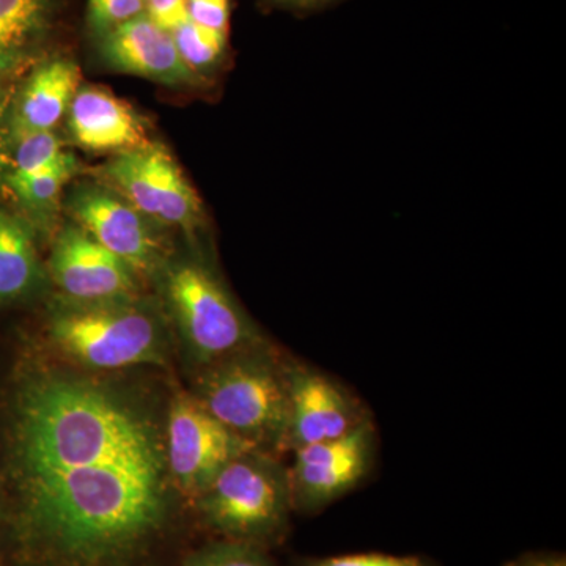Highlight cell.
Returning a JSON list of instances; mask_svg holds the SVG:
<instances>
[{
    "mask_svg": "<svg viewBox=\"0 0 566 566\" xmlns=\"http://www.w3.org/2000/svg\"><path fill=\"white\" fill-rule=\"evenodd\" d=\"M69 114L73 139L87 150L122 153L148 142L139 114L103 88L77 91Z\"/></svg>",
    "mask_w": 566,
    "mask_h": 566,
    "instance_id": "13",
    "label": "cell"
},
{
    "mask_svg": "<svg viewBox=\"0 0 566 566\" xmlns=\"http://www.w3.org/2000/svg\"><path fill=\"white\" fill-rule=\"evenodd\" d=\"M145 14V0H88L87 25L96 39Z\"/></svg>",
    "mask_w": 566,
    "mask_h": 566,
    "instance_id": "21",
    "label": "cell"
},
{
    "mask_svg": "<svg viewBox=\"0 0 566 566\" xmlns=\"http://www.w3.org/2000/svg\"><path fill=\"white\" fill-rule=\"evenodd\" d=\"M11 424L20 531L40 566H132L170 515L166 438L150 409L106 382L44 371Z\"/></svg>",
    "mask_w": 566,
    "mask_h": 566,
    "instance_id": "1",
    "label": "cell"
},
{
    "mask_svg": "<svg viewBox=\"0 0 566 566\" xmlns=\"http://www.w3.org/2000/svg\"><path fill=\"white\" fill-rule=\"evenodd\" d=\"M99 55L109 69L164 85H193L200 81L178 54L172 32L147 14L126 22L98 39Z\"/></svg>",
    "mask_w": 566,
    "mask_h": 566,
    "instance_id": "12",
    "label": "cell"
},
{
    "mask_svg": "<svg viewBox=\"0 0 566 566\" xmlns=\"http://www.w3.org/2000/svg\"><path fill=\"white\" fill-rule=\"evenodd\" d=\"M186 566H274V564L264 553V547L226 539L193 554Z\"/></svg>",
    "mask_w": 566,
    "mask_h": 566,
    "instance_id": "20",
    "label": "cell"
},
{
    "mask_svg": "<svg viewBox=\"0 0 566 566\" xmlns=\"http://www.w3.org/2000/svg\"><path fill=\"white\" fill-rule=\"evenodd\" d=\"M344 0H262L266 9L289 11V13L308 17L338 6Z\"/></svg>",
    "mask_w": 566,
    "mask_h": 566,
    "instance_id": "25",
    "label": "cell"
},
{
    "mask_svg": "<svg viewBox=\"0 0 566 566\" xmlns=\"http://www.w3.org/2000/svg\"><path fill=\"white\" fill-rule=\"evenodd\" d=\"M375 453L371 419L342 438L296 450L289 469L293 510L316 515L344 497L370 474Z\"/></svg>",
    "mask_w": 566,
    "mask_h": 566,
    "instance_id": "7",
    "label": "cell"
},
{
    "mask_svg": "<svg viewBox=\"0 0 566 566\" xmlns=\"http://www.w3.org/2000/svg\"><path fill=\"white\" fill-rule=\"evenodd\" d=\"M371 417L337 379L303 364H289V420L283 450L333 441Z\"/></svg>",
    "mask_w": 566,
    "mask_h": 566,
    "instance_id": "9",
    "label": "cell"
},
{
    "mask_svg": "<svg viewBox=\"0 0 566 566\" xmlns=\"http://www.w3.org/2000/svg\"><path fill=\"white\" fill-rule=\"evenodd\" d=\"M104 175L122 199L145 218L185 230L203 221L200 197L161 144L147 142L118 153L104 167Z\"/></svg>",
    "mask_w": 566,
    "mask_h": 566,
    "instance_id": "6",
    "label": "cell"
},
{
    "mask_svg": "<svg viewBox=\"0 0 566 566\" xmlns=\"http://www.w3.org/2000/svg\"><path fill=\"white\" fill-rule=\"evenodd\" d=\"M76 169V159L66 153L61 161L35 172H17L9 177L10 188L25 207L36 212L54 210L63 185Z\"/></svg>",
    "mask_w": 566,
    "mask_h": 566,
    "instance_id": "17",
    "label": "cell"
},
{
    "mask_svg": "<svg viewBox=\"0 0 566 566\" xmlns=\"http://www.w3.org/2000/svg\"><path fill=\"white\" fill-rule=\"evenodd\" d=\"M81 70L69 59H52L33 71L21 96L18 129L50 132L70 111L80 91Z\"/></svg>",
    "mask_w": 566,
    "mask_h": 566,
    "instance_id": "14",
    "label": "cell"
},
{
    "mask_svg": "<svg viewBox=\"0 0 566 566\" xmlns=\"http://www.w3.org/2000/svg\"><path fill=\"white\" fill-rule=\"evenodd\" d=\"M188 20L211 29V31L230 33L232 0H186Z\"/></svg>",
    "mask_w": 566,
    "mask_h": 566,
    "instance_id": "23",
    "label": "cell"
},
{
    "mask_svg": "<svg viewBox=\"0 0 566 566\" xmlns=\"http://www.w3.org/2000/svg\"><path fill=\"white\" fill-rule=\"evenodd\" d=\"M145 14L169 32L188 20L186 0H145Z\"/></svg>",
    "mask_w": 566,
    "mask_h": 566,
    "instance_id": "24",
    "label": "cell"
},
{
    "mask_svg": "<svg viewBox=\"0 0 566 566\" xmlns=\"http://www.w3.org/2000/svg\"><path fill=\"white\" fill-rule=\"evenodd\" d=\"M166 294L182 338L203 367L263 342L229 290L203 264L170 268Z\"/></svg>",
    "mask_w": 566,
    "mask_h": 566,
    "instance_id": "5",
    "label": "cell"
},
{
    "mask_svg": "<svg viewBox=\"0 0 566 566\" xmlns=\"http://www.w3.org/2000/svg\"><path fill=\"white\" fill-rule=\"evenodd\" d=\"M197 400L223 427L264 452L283 450L289 364L266 342L205 367Z\"/></svg>",
    "mask_w": 566,
    "mask_h": 566,
    "instance_id": "2",
    "label": "cell"
},
{
    "mask_svg": "<svg viewBox=\"0 0 566 566\" xmlns=\"http://www.w3.org/2000/svg\"><path fill=\"white\" fill-rule=\"evenodd\" d=\"M504 566H566V558L558 553H526Z\"/></svg>",
    "mask_w": 566,
    "mask_h": 566,
    "instance_id": "26",
    "label": "cell"
},
{
    "mask_svg": "<svg viewBox=\"0 0 566 566\" xmlns=\"http://www.w3.org/2000/svg\"><path fill=\"white\" fill-rule=\"evenodd\" d=\"M196 499L212 531L262 547L283 538L293 510L289 469L260 449L230 461Z\"/></svg>",
    "mask_w": 566,
    "mask_h": 566,
    "instance_id": "4",
    "label": "cell"
},
{
    "mask_svg": "<svg viewBox=\"0 0 566 566\" xmlns=\"http://www.w3.org/2000/svg\"><path fill=\"white\" fill-rule=\"evenodd\" d=\"M230 33L211 31L186 20L172 32L178 54L196 76L218 69L229 51Z\"/></svg>",
    "mask_w": 566,
    "mask_h": 566,
    "instance_id": "18",
    "label": "cell"
},
{
    "mask_svg": "<svg viewBox=\"0 0 566 566\" xmlns=\"http://www.w3.org/2000/svg\"><path fill=\"white\" fill-rule=\"evenodd\" d=\"M20 139L17 147V172H35L61 161L66 155L61 140L50 132L18 129Z\"/></svg>",
    "mask_w": 566,
    "mask_h": 566,
    "instance_id": "19",
    "label": "cell"
},
{
    "mask_svg": "<svg viewBox=\"0 0 566 566\" xmlns=\"http://www.w3.org/2000/svg\"><path fill=\"white\" fill-rule=\"evenodd\" d=\"M256 449L223 427L196 397L175 398L166 431L172 483L197 497L234 458Z\"/></svg>",
    "mask_w": 566,
    "mask_h": 566,
    "instance_id": "8",
    "label": "cell"
},
{
    "mask_svg": "<svg viewBox=\"0 0 566 566\" xmlns=\"http://www.w3.org/2000/svg\"><path fill=\"white\" fill-rule=\"evenodd\" d=\"M39 274L31 227L0 208V300L28 293Z\"/></svg>",
    "mask_w": 566,
    "mask_h": 566,
    "instance_id": "16",
    "label": "cell"
},
{
    "mask_svg": "<svg viewBox=\"0 0 566 566\" xmlns=\"http://www.w3.org/2000/svg\"><path fill=\"white\" fill-rule=\"evenodd\" d=\"M50 270L59 289L73 301L125 300L137 289L132 268L80 226L65 227L59 233Z\"/></svg>",
    "mask_w": 566,
    "mask_h": 566,
    "instance_id": "10",
    "label": "cell"
},
{
    "mask_svg": "<svg viewBox=\"0 0 566 566\" xmlns=\"http://www.w3.org/2000/svg\"><path fill=\"white\" fill-rule=\"evenodd\" d=\"M0 166H2V144H0Z\"/></svg>",
    "mask_w": 566,
    "mask_h": 566,
    "instance_id": "27",
    "label": "cell"
},
{
    "mask_svg": "<svg viewBox=\"0 0 566 566\" xmlns=\"http://www.w3.org/2000/svg\"><path fill=\"white\" fill-rule=\"evenodd\" d=\"M48 335L59 352L96 370H118L163 359L164 335L158 316L133 297L66 301L55 305Z\"/></svg>",
    "mask_w": 566,
    "mask_h": 566,
    "instance_id": "3",
    "label": "cell"
},
{
    "mask_svg": "<svg viewBox=\"0 0 566 566\" xmlns=\"http://www.w3.org/2000/svg\"><path fill=\"white\" fill-rule=\"evenodd\" d=\"M70 211L92 238L128 264L134 273L153 268L158 244L145 216L114 192L87 186L71 193Z\"/></svg>",
    "mask_w": 566,
    "mask_h": 566,
    "instance_id": "11",
    "label": "cell"
},
{
    "mask_svg": "<svg viewBox=\"0 0 566 566\" xmlns=\"http://www.w3.org/2000/svg\"><path fill=\"white\" fill-rule=\"evenodd\" d=\"M59 0H0V70L39 50L54 29Z\"/></svg>",
    "mask_w": 566,
    "mask_h": 566,
    "instance_id": "15",
    "label": "cell"
},
{
    "mask_svg": "<svg viewBox=\"0 0 566 566\" xmlns=\"http://www.w3.org/2000/svg\"><path fill=\"white\" fill-rule=\"evenodd\" d=\"M296 566H441L423 556H395L386 553H356L344 556L300 557Z\"/></svg>",
    "mask_w": 566,
    "mask_h": 566,
    "instance_id": "22",
    "label": "cell"
}]
</instances>
